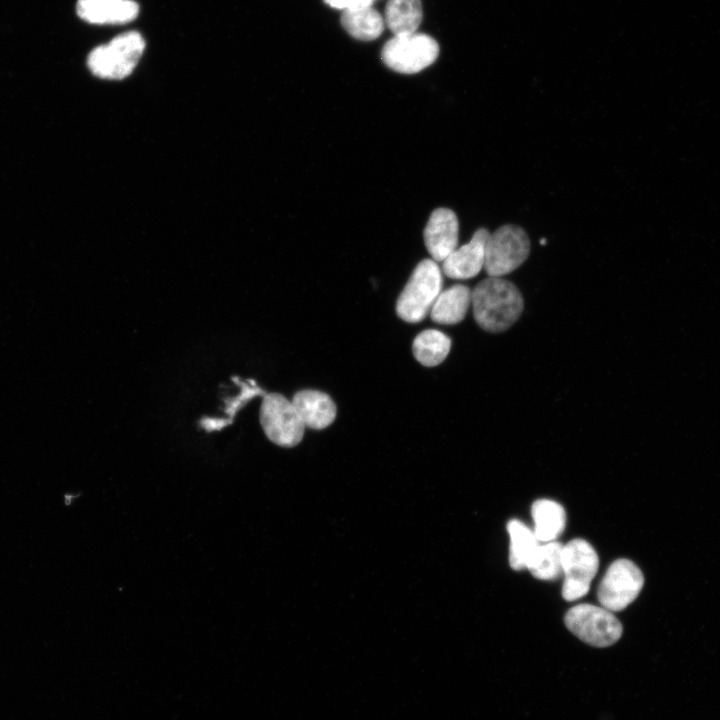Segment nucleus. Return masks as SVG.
<instances>
[{
	"mask_svg": "<svg viewBox=\"0 0 720 720\" xmlns=\"http://www.w3.org/2000/svg\"><path fill=\"white\" fill-rule=\"evenodd\" d=\"M471 304L477 324L488 332H502L520 317L524 302L519 289L501 277H488L472 291Z\"/></svg>",
	"mask_w": 720,
	"mask_h": 720,
	"instance_id": "obj_1",
	"label": "nucleus"
},
{
	"mask_svg": "<svg viewBox=\"0 0 720 720\" xmlns=\"http://www.w3.org/2000/svg\"><path fill=\"white\" fill-rule=\"evenodd\" d=\"M442 272L433 259L417 264L396 302L399 318L409 323L423 320L442 291Z\"/></svg>",
	"mask_w": 720,
	"mask_h": 720,
	"instance_id": "obj_2",
	"label": "nucleus"
},
{
	"mask_svg": "<svg viewBox=\"0 0 720 720\" xmlns=\"http://www.w3.org/2000/svg\"><path fill=\"white\" fill-rule=\"evenodd\" d=\"M144 48L145 41L139 32H124L94 48L88 56V67L99 78L124 79L135 69Z\"/></svg>",
	"mask_w": 720,
	"mask_h": 720,
	"instance_id": "obj_3",
	"label": "nucleus"
},
{
	"mask_svg": "<svg viewBox=\"0 0 720 720\" xmlns=\"http://www.w3.org/2000/svg\"><path fill=\"white\" fill-rule=\"evenodd\" d=\"M564 623L572 634L594 647L613 645L623 632L621 622L611 611L588 603L570 608Z\"/></svg>",
	"mask_w": 720,
	"mask_h": 720,
	"instance_id": "obj_4",
	"label": "nucleus"
},
{
	"mask_svg": "<svg viewBox=\"0 0 720 720\" xmlns=\"http://www.w3.org/2000/svg\"><path fill=\"white\" fill-rule=\"evenodd\" d=\"M529 252L530 240L525 230L516 225H503L489 234L484 269L489 277H502L517 269Z\"/></svg>",
	"mask_w": 720,
	"mask_h": 720,
	"instance_id": "obj_5",
	"label": "nucleus"
},
{
	"mask_svg": "<svg viewBox=\"0 0 720 720\" xmlns=\"http://www.w3.org/2000/svg\"><path fill=\"white\" fill-rule=\"evenodd\" d=\"M439 45L434 38L421 33L394 35L382 48L381 58L390 69L414 74L435 62Z\"/></svg>",
	"mask_w": 720,
	"mask_h": 720,
	"instance_id": "obj_6",
	"label": "nucleus"
},
{
	"mask_svg": "<svg viewBox=\"0 0 720 720\" xmlns=\"http://www.w3.org/2000/svg\"><path fill=\"white\" fill-rule=\"evenodd\" d=\"M259 419L267 438L281 447H294L303 438L305 426L293 403L279 393H265Z\"/></svg>",
	"mask_w": 720,
	"mask_h": 720,
	"instance_id": "obj_7",
	"label": "nucleus"
},
{
	"mask_svg": "<svg viewBox=\"0 0 720 720\" xmlns=\"http://www.w3.org/2000/svg\"><path fill=\"white\" fill-rule=\"evenodd\" d=\"M599 567V557L586 540L576 538L563 545L562 597L574 601L585 596Z\"/></svg>",
	"mask_w": 720,
	"mask_h": 720,
	"instance_id": "obj_8",
	"label": "nucleus"
},
{
	"mask_svg": "<svg viewBox=\"0 0 720 720\" xmlns=\"http://www.w3.org/2000/svg\"><path fill=\"white\" fill-rule=\"evenodd\" d=\"M643 584V573L634 562L617 559L611 563L599 583L598 601L611 612L621 611L637 598Z\"/></svg>",
	"mask_w": 720,
	"mask_h": 720,
	"instance_id": "obj_9",
	"label": "nucleus"
},
{
	"mask_svg": "<svg viewBox=\"0 0 720 720\" xmlns=\"http://www.w3.org/2000/svg\"><path fill=\"white\" fill-rule=\"evenodd\" d=\"M459 223L448 208L435 209L424 229L425 246L436 262H443L458 245Z\"/></svg>",
	"mask_w": 720,
	"mask_h": 720,
	"instance_id": "obj_10",
	"label": "nucleus"
},
{
	"mask_svg": "<svg viewBox=\"0 0 720 720\" xmlns=\"http://www.w3.org/2000/svg\"><path fill=\"white\" fill-rule=\"evenodd\" d=\"M489 234L485 228L477 229L467 244L456 248L443 261L444 274L457 280L470 279L478 275L484 268L485 245Z\"/></svg>",
	"mask_w": 720,
	"mask_h": 720,
	"instance_id": "obj_11",
	"label": "nucleus"
},
{
	"mask_svg": "<svg viewBox=\"0 0 720 720\" xmlns=\"http://www.w3.org/2000/svg\"><path fill=\"white\" fill-rule=\"evenodd\" d=\"M76 12L92 24H123L137 17L139 6L133 0H78Z\"/></svg>",
	"mask_w": 720,
	"mask_h": 720,
	"instance_id": "obj_12",
	"label": "nucleus"
},
{
	"mask_svg": "<svg viewBox=\"0 0 720 720\" xmlns=\"http://www.w3.org/2000/svg\"><path fill=\"white\" fill-rule=\"evenodd\" d=\"M292 403L305 427L320 430L328 427L336 417V405L331 397L318 390H301Z\"/></svg>",
	"mask_w": 720,
	"mask_h": 720,
	"instance_id": "obj_13",
	"label": "nucleus"
},
{
	"mask_svg": "<svg viewBox=\"0 0 720 720\" xmlns=\"http://www.w3.org/2000/svg\"><path fill=\"white\" fill-rule=\"evenodd\" d=\"M472 291L466 285H453L439 294L431 310V319L443 325L461 322L471 304Z\"/></svg>",
	"mask_w": 720,
	"mask_h": 720,
	"instance_id": "obj_14",
	"label": "nucleus"
},
{
	"mask_svg": "<svg viewBox=\"0 0 720 720\" xmlns=\"http://www.w3.org/2000/svg\"><path fill=\"white\" fill-rule=\"evenodd\" d=\"M535 524L534 534L539 542L555 541L564 531L566 513L561 504L549 499H538L531 507Z\"/></svg>",
	"mask_w": 720,
	"mask_h": 720,
	"instance_id": "obj_15",
	"label": "nucleus"
},
{
	"mask_svg": "<svg viewBox=\"0 0 720 720\" xmlns=\"http://www.w3.org/2000/svg\"><path fill=\"white\" fill-rule=\"evenodd\" d=\"M341 24L352 37L364 41L378 38L385 26L383 17L372 6L344 10Z\"/></svg>",
	"mask_w": 720,
	"mask_h": 720,
	"instance_id": "obj_16",
	"label": "nucleus"
},
{
	"mask_svg": "<svg viewBox=\"0 0 720 720\" xmlns=\"http://www.w3.org/2000/svg\"><path fill=\"white\" fill-rule=\"evenodd\" d=\"M423 19L421 0H389L384 22L394 35L415 33Z\"/></svg>",
	"mask_w": 720,
	"mask_h": 720,
	"instance_id": "obj_17",
	"label": "nucleus"
},
{
	"mask_svg": "<svg viewBox=\"0 0 720 720\" xmlns=\"http://www.w3.org/2000/svg\"><path fill=\"white\" fill-rule=\"evenodd\" d=\"M507 531L510 536L509 564L511 568L514 570L527 569L540 545L538 539L533 530L517 519H511L507 523Z\"/></svg>",
	"mask_w": 720,
	"mask_h": 720,
	"instance_id": "obj_18",
	"label": "nucleus"
},
{
	"mask_svg": "<svg viewBox=\"0 0 720 720\" xmlns=\"http://www.w3.org/2000/svg\"><path fill=\"white\" fill-rule=\"evenodd\" d=\"M450 348L451 339L435 329L420 332L412 344L415 359L426 367H434L442 363L448 356Z\"/></svg>",
	"mask_w": 720,
	"mask_h": 720,
	"instance_id": "obj_19",
	"label": "nucleus"
},
{
	"mask_svg": "<svg viewBox=\"0 0 720 720\" xmlns=\"http://www.w3.org/2000/svg\"><path fill=\"white\" fill-rule=\"evenodd\" d=\"M562 549L563 544L557 541L540 544L527 569L537 579L557 580L563 576Z\"/></svg>",
	"mask_w": 720,
	"mask_h": 720,
	"instance_id": "obj_20",
	"label": "nucleus"
},
{
	"mask_svg": "<svg viewBox=\"0 0 720 720\" xmlns=\"http://www.w3.org/2000/svg\"><path fill=\"white\" fill-rule=\"evenodd\" d=\"M333 8L347 10L358 7L372 6L373 0H324Z\"/></svg>",
	"mask_w": 720,
	"mask_h": 720,
	"instance_id": "obj_21",
	"label": "nucleus"
},
{
	"mask_svg": "<svg viewBox=\"0 0 720 720\" xmlns=\"http://www.w3.org/2000/svg\"><path fill=\"white\" fill-rule=\"evenodd\" d=\"M541 244H546V239H541Z\"/></svg>",
	"mask_w": 720,
	"mask_h": 720,
	"instance_id": "obj_22",
	"label": "nucleus"
}]
</instances>
